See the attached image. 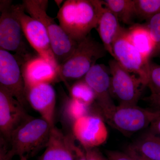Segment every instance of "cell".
Masks as SVG:
<instances>
[{
	"instance_id": "obj_29",
	"label": "cell",
	"mask_w": 160,
	"mask_h": 160,
	"mask_svg": "<svg viewBox=\"0 0 160 160\" xmlns=\"http://www.w3.org/2000/svg\"><path fill=\"white\" fill-rule=\"evenodd\" d=\"M149 127L150 132L160 136V116L151 123Z\"/></svg>"
},
{
	"instance_id": "obj_30",
	"label": "cell",
	"mask_w": 160,
	"mask_h": 160,
	"mask_svg": "<svg viewBox=\"0 0 160 160\" xmlns=\"http://www.w3.org/2000/svg\"><path fill=\"white\" fill-rule=\"evenodd\" d=\"M75 160H86L82 147L75 145L74 147Z\"/></svg>"
},
{
	"instance_id": "obj_33",
	"label": "cell",
	"mask_w": 160,
	"mask_h": 160,
	"mask_svg": "<svg viewBox=\"0 0 160 160\" xmlns=\"http://www.w3.org/2000/svg\"><path fill=\"white\" fill-rule=\"evenodd\" d=\"M20 160H28V159H26V158H23L19 159Z\"/></svg>"
},
{
	"instance_id": "obj_1",
	"label": "cell",
	"mask_w": 160,
	"mask_h": 160,
	"mask_svg": "<svg viewBox=\"0 0 160 160\" xmlns=\"http://www.w3.org/2000/svg\"><path fill=\"white\" fill-rule=\"evenodd\" d=\"M52 128L42 118L29 116L6 142L8 144L1 142L0 160H12L15 156L28 159L34 156L46 148Z\"/></svg>"
},
{
	"instance_id": "obj_4",
	"label": "cell",
	"mask_w": 160,
	"mask_h": 160,
	"mask_svg": "<svg viewBox=\"0 0 160 160\" xmlns=\"http://www.w3.org/2000/svg\"><path fill=\"white\" fill-rule=\"evenodd\" d=\"M103 44L90 34L78 44L72 54L58 67V80L67 83L69 81L83 78L98 60L106 55Z\"/></svg>"
},
{
	"instance_id": "obj_15",
	"label": "cell",
	"mask_w": 160,
	"mask_h": 160,
	"mask_svg": "<svg viewBox=\"0 0 160 160\" xmlns=\"http://www.w3.org/2000/svg\"><path fill=\"white\" fill-rule=\"evenodd\" d=\"M75 140L72 134H65L55 126L38 160H75Z\"/></svg>"
},
{
	"instance_id": "obj_23",
	"label": "cell",
	"mask_w": 160,
	"mask_h": 160,
	"mask_svg": "<svg viewBox=\"0 0 160 160\" xmlns=\"http://www.w3.org/2000/svg\"><path fill=\"white\" fill-rule=\"evenodd\" d=\"M137 17L148 20L160 12V0H134Z\"/></svg>"
},
{
	"instance_id": "obj_9",
	"label": "cell",
	"mask_w": 160,
	"mask_h": 160,
	"mask_svg": "<svg viewBox=\"0 0 160 160\" xmlns=\"http://www.w3.org/2000/svg\"><path fill=\"white\" fill-rule=\"evenodd\" d=\"M127 29L122 28L112 45L114 59L130 72H132L147 86L150 60L146 59L130 42Z\"/></svg>"
},
{
	"instance_id": "obj_20",
	"label": "cell",
	"mask_w": 160,
	"mask_h": 160,
	"mask_svg": "<svg viewBox=\"0 0 160 160\" xmlns=\"http://www.w3.org/2000/svg\"><path fill=\"white\" fill-rule=\"evenodd\" d=\"M104 6L110 10L118 20L125 24L133 23L137 17L134 0H105Z\"/></svg>"
},
{
	"instance_id": "obj_24",
	"label": "cell",
	"mask_w": 160,
	"mask_h": 160,
	"mask_svg": "<svg viewBox=\"0 0 160 160\" xmlns=\"http://www.w3.org/2000/svg\"><path fill=\"white\" fill-rule=\"evenodd\" d=\"M145 25L154 43V50L151 58L158 56L160 54V12L147 20Z\"/></svg>"
},
{
	"instance_id": "obj_35",
	"label": "cell",
	"mask_w": 160,
	"mask_h": 160,
	"mask_svg": "<svg viewBox=\"0 0 160 160\" xmlns=\"http://www.w3.org/2000/svg\"><path fill=\"white\" fill-rule=\"evenodd\" d=\"M18 160H20V159H19Z\"/></svg>"
},
{
	"instance_id": "obj_5",
	"label": "cell",
	"mask_w": 160,
	"mask_h": 160,
	"mask_svg": "<svg viewBox=\"0 0 160 160\" xmlns=\"http://www.w3.org/2000/svg\"><path fill=\"white\" fill-rule=\"evenodd\" d=\"M12 1H0V49L10 52L26 63L32 55L24 41L25 37L19 21L13 11Z\"/></svg>"
},
{
	"instance_id": "obj_26",
	"label": "cell",
	"mask_w": 160,
	"mask_h": 160,
	"mask_svg": "<svg viewBox=\"0 0 160 160\" xmlns=\"http://www.w3.org/2000/svg\"><path fill=\"white\" fill-rule=\"evenodd\" d=\"M106 154L109 160H136L126 152L109 150H106Z\"/></svg>"
},
{
	"instance_id": "obj_19",
	"label": "cell",
	"mask_w": 160,
	"mask_h": 160,
	"mask_svg": "<svg viewBox=\"0 0 160 160\" xmlns=\"http://www.w3.org/2000/svg\"><path fill=\"white\" fill-rule=\"evenodd\" d=\"M128 148L142 157L160 160V136L149 132Z\"/></svg>"
},
{
	"instance_id": "obj_7",
	"label": "cell",
	"mask_w": 160,
	"mask_h": 160,
	"mask_svg": "<svg viewBox=\"0 0 160 160\" xmlns=\"http://www.w3.org/2000/svg\"><path fill=\"white\" fill-rule=\"evenodd\" d=\"M25 38L38 55L51 64L57 71L58 66L47 30L42 22L26 14L22 4L13 5Z\"/></svg>"
},
{
	"instance_id": "obj_17",
	"label": "cell",
	"mask_w": 160,
	"mask_h": 160,
	"mask_svg": "<svg viewBox=\"0 0 160 160\" xmlns=\"http://www.w3.org/2000/svg\"><path fill=\"white\" fill-rule=\"evenodd\" d=\"M122 28L115 15L104 5L96 29L104 48L113 58L112 45Z\"/></svg>"
},
{
	"instance_id": "obj_34",
	"label": "cell",
	"mask_w": 160,
	"mask_h": 160,
	"mask_svg": "<svg viewBox=\"0 0 160 160\" xmlns=\"http://www.w3.org/2000/svg\"><path fill=\"white\" fill-rule=\"evenodd\" d=\"M158 57H159L160 58V54H159V55L158 56Z\"/></svg>"
},
{
	"instance_id": "obj_21",
	"label": "cell",
	"mask_w": 160,
	"mask_h": 160,
	"mask_svg": "<svg viewBox=\"0 0 160 160\" xmlns=\"http://www.w3.org/2000/svg\"><path fill=\"white\" fill-rule=\"evenodd\" d=\"M69 93L70 98L86 106H92L96 102L94 91L83 78L70 86Z\"/></svg>"
},
{
	"instance_id": "obj_18",
	"label": "cell",
	"mask_w": 160,
	"mask_h": 160,
	"mask_svg": "<svg viewBox=\"0 0 160 160\" xmlns=\"http://www.w3.org/2000/svg\"><path fill=\"white\" fill-rule=\"evenodd\" d=\"M126 35L130 42L143 56L150 60L154 50V43L146 25H133L127 29Z\"/></svg>"
},
{
	"instance_id": "obj_32",
	"label": "cell",
	"mask_w": 160,
	"mask_h": 160,
	"mask_svg": "<svg viewBox=\"0 0 160 160\" xmlns=\"http://www.w3.org/2000/svg\"><path fill=\"white\" fill-rule=\"evenodd\" d=\"M54 2L59 9L62 6L63 4L64 3V1H62V0H55Z\"/></svg>"
},
{
	"instance_id": "obj_10",
	"label": "cell",
	"mask_w": 160,
	"mask_h": 160,
	"mask_svg": "<svg viewBox=\"0 0 160 160\" xmlns=\"http://www.w3.org/2000/svg\"><path fill=\"white\" fill-rule=\"evenodd\" d=\"M22 60L15 54L0 49V87H2L25 107L27 102Z\"/></svg>"
},
{
	"instance_id": "obj_12",
	"label": "cell",
	"mask_w": 160,
	"mask_h": 160,
	"mask_svg": "<svg viewBox=\"0 0 160 160\" xmlns=\"http://www.w3.org/2000/svg\"><path fill=\"white\" fill-rule=\"evenodd\" d=\"M94 91L96 103L102 117L116 105L111 94V75L109 68L103 64H96L83 78Z\"/></svg>"
},
{
	"instance_id": "obj_13",
	"label": "cell",
	"mask_w": 160,
	"mask_h": 160,
	"mask_svg": "<svg viewBox=\"0 0 160 160\" xmlns=\"http://www.w3.org/2000/svg\"><path fill=\"white\" fill-rule=\"evenodd\" d=\"M29 115L25 107L2 87H0V131L5 142Z\"/></svg>"
},
{
	"instance_id": "obj_6",
	"label": "cell",
	"mask_w": 160,
	"mask_h": 160,
	"mask_svg": "<svg viewBox=\"0 0 160 160\" xmlns=\"http://www.w3.org/2000/svg\"><path fill=\"white\" fill-rule=\"evenodd\" d=\"M160 116V112L144 109L138 105H121L103 117L112 128L123 134L130 136L145 129Z\"/></svg>"
},
{
	"instance_id": "obj_8",
	"label": "cell",
	"mask_w": 160,
	"mask_h": 160,
	"mask_svg": "<svg viewBox=\"0 0 160 160\" xmlns=\"http://www.w3.org/2000/svg\"><path fill=\"white\" fill-rule=\"evenodd\" d=\"M109 65L112 98L118 100L119 105H137L145 87L142 81L114 59L109 61Z\"/></svg>"
},
{
	"instance_id": "obj_25",
	"label": "cell",
	"mask_w": 160,
	"mask_h": 160,
	"mask_svg": "<svg viewBox=\"0 0 160 160\" xmlns=\"http://www.w3.org/2000/svg\"><path fill=\"white\" fill-rule=\"evenodd\" d=\"M148 86L151 94H160V65L149 62L148 72Z\"/></svg>"
},
{
	"instance_id": "obj_16",
	"label": "cell",
	"mask_w": 160,
	"mask_h": 160,
	"mask_svg": "<svg viewBox=\"0 0 160 160\" xmlns=\"http://www.w3.org/2000/svg\"><path fill=\"white\" fill-rule=\"evenodd\" d=\"M22 73L25 90L41 83L52 84L58 81L56 69L40 56H35L24 63Z\"/></svg>"
},
{
	"instance_id": "obj_27",
	"label": "cell",
	"mask_w": 160,
	"mask_h": 160,
	"mask_svg": "<svg viewBox=\"0 0 160 160\" xmlns=\"http://www.w3.org/2000/svg\"><path fill=\"white\" fill-rule=\"evenodd\" d=\"M83 149L86 160H109L98 148Z\"/></svg>"
},
{
	"instance_id": "obj_14",
	"label": "cell",
	"mask_w": 160,
	"mask_h": 160,
	"mask_svg": "<svg viewBox=\"0 0 160 160\" xmlns=\"http://www.w3.org/2000/svg\"><path fill=\"white\" fill-rule=\"evenodd\" d=\"M25 92L27 102L41 117L54 127L56 94L51 83L38 84L27 88Z\"/></svg>"
},
{
	"instance_id": "obj_28",
	"label": "cell",
	"mask_w": 160,
	"mask_h": 160,
	"mask_svg": "<svg viewBox=\"0 0 160 160\" xmlns=\"http://www.w3.org/2000/svg\"><path fill=\"white\" fill-rule=\"evenodd\" d=\"M145 100L149 103L154 110L160 112V94H151Z\"/></svg>"
},
{
	"instance_id": "obj_2",
	"label": "cell",
	"mask_w": 160,
	"mask_h": 160,
	"mask_svg": "<svg viewBox=\"0 0 160 160\" xmlns=\"http://www.w3.org/2000/svg\"><path fill=\"white\" fill-rule=\"evenodd\" d=\"M103 6L102 1L67 0L58 12L57 18L66 33L79 42L96 29Z\"/></svg>"
},
{
	"instance_id": "obj_22",
	"label": "cell",
	"mask_w": 160,
	"mask_h": 160,
	"mask_svg": "<svg viewBox=\"0 0 160 160\" xmlns=\"http://www.w3.org/2000/svg\"><path fill=\"white\" fill-rule=\"evenodd\" d=\"M92 106H86L71 98H69L66 100L63 107V119L72 127L80 118L92 113Z\"/></svg>"
},
{
	"instance_id": "obj_3",
	"label": "cell",
	"mask_w": 160,
	"mask_h": 160,
	"mask_svg": "<svg viewBox=\"0 0 160 160\" xmlns=\"http://www.w3.org/2000/svg\"><path fill=\"white\" fill-rule=\"evenodd\" d=\"M48 3L47 0H24L22 4L25 11L42 23L46 28L59 66L72 54L79 42L70 38L54 19L47 14Z\"/></svg>"
},
{
	"instance_id": "obj_31",
	"label": "cell",
	"mask_w": 160,
	"mask_h": 160,
	"mask_svg": "<svg viewBox=\"0 0 160 160\" xmlns=\"http://www.w3.org/2000/svg\"><path fill=\"white\" fill-rule=\"evenodd\" d=\"M125 152H126L128 154L131 155V156L134 158L136 160H149L145 158L142 157H141L139 155L136 153L135 152L132 151V149H129L128 147L127 148L126 151Z\"/></svg>"
},
{
	"instance_id": "obj_11",
	"label": "cell",
	"mask_w": 160,
	"mask_h": 160,
	"mask_svg": "<svg viewBox=\"0 0 160 160\" xmlns=\"http://www.w3.org/2000/svg\"><path fill=\"white\" fill-rule=\"evenodd\" d=\"M71 129L72 134L84 149L98 148L105 144L108 138L105 120L97 113H91L80 118Z\"/></svg>"
}]
</instances>
